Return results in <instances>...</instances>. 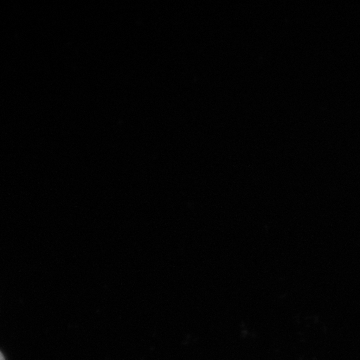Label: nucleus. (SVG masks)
Listing matches in <instances>:
<instances>
[{"instance_id": "1", "label": "nucleus", "mask_w": 360, "mask_h": 360, "mask_svg": "<svg viewBox=\"0 0 360 360\" xmlns=\"http://www.w3.org/2000/svg\"><path fill=\"white\" fill-rule=\"evenodd\" d=\"M0 360H6L4 359V356L2 355L1 352H0Z\"/></svg>"}]
</instances>
